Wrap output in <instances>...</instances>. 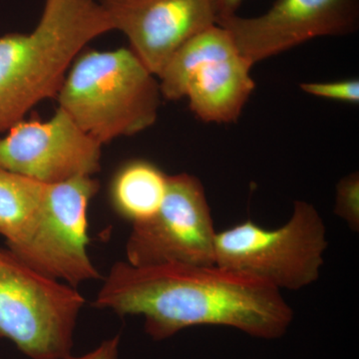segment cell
Returning a JSON list of instances; mask_svg holds the SVG:
<instances>
[{"label":"cell","instance_id":"1","mask_svg":"<svg viewBox=\"0 0 359 359\" xmlns=\"http://www.w3.org/2000/svg\"><path fill=\"white\" fill-rule=\"evenodd\" d=\"M119 316H141L153 339L185 328L219 325L257 339L282 337L294 311L282 292L254 278L212 264H113L93 302Z\"/></svg>","mask_w":359,"mask_h":359},{"label":"cell","instance_id":"2","mask_svg":"<svg viewBox=\"0 0 359 359\" xmlns=\"http://www.w3.org/2000/svg\"><path fill=\"white\" fill-rule=\"evenodd\" d=\"M111 30L100 1L46 0L32 32L0 36V136L57 95L78 54Z\"/></svg>","mask_w":359,"mask_h":359},{"label":"cell","instance_id":"3","mask_svg":"<svg viewBox=\"0 0 359 359\" xmlns=\"http://www.w3.org/2000/svg\"><path fill=\"white\" fill-rule=\"evenodd\" d=\"M58 108L103 145L133 136L156 122L159 80L130 48L86 49L71 63L57 95Z\"/></svg>","mask_w":359,"mask_h":359},{"label":"cell","instance_id":"4","mask_svg":"<svg viewBox=\"0 0 359 359\" xmlns=\"http://www.w3.org/2000/svg\"><path fill=\"white\" fill-rule=\"evenodd\" d=\"M327 228L306 201L294 203L280 228L264 229L252 219L217 231L215 264L254 276L280 290H299L320 278L327 249Z\"/></svg>","mask_w":359,"mask_h":359},{"label":"cell","instance_id":"5","mask_svg":"<svg viewBox=\"0 0 359 359\" xmlns=\"http://www.w3.org/2000/svg\"><path fill=\"white\" fill-rule=\"evenodd\" d=\"M84 304L76 287L37 273L0 247V339L32 359L65 358Z\"/></svg>","mask_w":359,"mask_h":359},{"label":"cell","instance_id":"6","mask_svg":"<svg viewBox=\"0 0 359 359\" xmlns=\"http://www.w3.org/2000/svg\"><path fill=\"white\" fill-rule=\"evenodd\" d=\"M252 66L228 30L210 26L188 40L165 66L158 76L161 95L187 99L203 122L236 123L256 88Z\"/></svg>","mask_w":359,"mask_h":359},{"label":"cell","instance_id":"7","mask_svg":"<svg viewBox=\"0 0 359 359\" xmlns=\"http://www.w3.org/2000/svg\"><path fill=\"white\" fill-rule=\"evenodd\" d=\"M99 188L93 177L47 185L32 226L7 249L37 273L71 287L99 280L87 250V211Z\"/></svg>","mask_w":359,"mask_h":359},{"label":"cell","instance_id":"8","mask_svg":"<svg viewBox=\"0 0 359 359\" xmlns=\"http://www.w3.org/2000/svg\"><path fill=\"white\" fill-rule=\"evenodd\" d=\"M216 235L202 182L190 174L169 175L160 209L132 224L126 262L136 266H212Z\"/></svg>","mask_w":359,"mask_h":359},{"label":"cell","instance_id":"9","mask_svg":"<svg viewBox=\"0 0 359 359\" xmlns=\"http://www.w3.org/2000/svg\"><path fill=\"white\" fill-rule=\"evenodd\" d=\"M217 25L255 65L313 39L353 34L359 25V0H276L259 15L233 14Z\"/></svg>","mask_w":359,"mask_h":359},{"label":"cell","instance_id":"10","mask_svg":"<svg viewBox=\"0 0 359 359\" xmlns=\"http://www.w3.org/2000/svg\"><path fill=\"white\" fill-rule=\"evenodd\" d=\"M101 145L57 108L46 121H22L0 136V168L45 185L101 169Z\"/></svg>","mask_w":359,"mask_h":359},{"label":"cell","instance_id":"11","mask_svg":"<svg viewBox=\"0 0 359 359\" xmlns=\"http://www.w3.org/2000/svg\"><path fill=\"white\" fill-rule=\"evenodd\" d=\"M113 30L156 77L198 33L217 25V0H100Z\"/></svg>","mask_w":359,"mask_h":359},{"label":"cell","instance_id":"12","mask_svg":"<svg viewBox=\"0 0 359 359\" xmlns=\"http://www.w3.org/2000/svg\"><path fill=\"white\" fill-rule=\"evenodd\" d=\"M169 175L144 159L127 161L111 180L109 199L118 216L132 224L152 218L166 195Z\"/></svg>","mask_w":359,"mask_h":359},{"label":"cell","instance_id":"13","mask_svg":"<svg viewBox=\"0 0 359 359\" xmlns=\"http://www.w3.org/2000/svg\"><path fill=\"white\" fill-rule=\"evenodd\" d=\"M47 185L0 168V236L13 244L28 231Z\"/></svg>","mask_w":359,"mask_h":359},{"label":"cell","instance_id":"14","mask_svg":"<svg viewBox=\"0 0 359 359\" xmlns=\"http://www.w3.org/2000/svg\"><path fill=\"white\" fill-rule=\"evenodd\" d=\"M334 212L354 231L359 230V175H346L337 185Z\"/></svg>","mask_w":359,"mask_h":359},{"label":"cell","instance_id":"15","mask_svg":"<svg viewBox=\"0 0 359 359\" xmlns=\"http://www.w3.org/2000/svg\"><path fill=\"white\" fill-rule=\"evenodd\" d=\"M299 87L302 91L309 95L328 99V100L339 101V102L359 103L358 78L327 82H306L299 85Z\"/></svg>","mask_w":359,"mask_h":359},{"label":"cell","instance_id":"16","mask_svg":"<svg viewBox=\"0 0 359 359\" xmlns=\"http://www.w3.org/2000/svg\"><path fill=\"white\" fill-rule=\"evenodd\" d=\"M120 335L104 340L100 346H97L93 351L80 356H65L59 359H118L119 355Z\"/></svg>","mask_w":359,"mask_h":359},{"label":"cell","instance_id":"17","mask_svg":"<svg viewBox=\"0 0 359 359\" xmlns=\"http://www.w3.org/2000/svg\"><path fill=\"white\" fill-rule=\"evenodd\" d=\"M244 0H217L218 6L219 18H226V16L237 14L238 9Z\"/></svg>","mask_w":359,"mask_h":359}]
</instances>
